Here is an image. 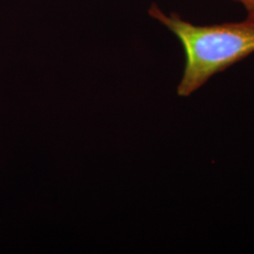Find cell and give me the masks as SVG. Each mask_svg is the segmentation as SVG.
<instances>
[{"instance_id":"obj_1","label":"cell","mask_w":254,"mask_h":254,"mask_svg":"<svg viewBox=\"0 0 254 254\" xmlns=\"http://www.w3.org/2000/svg\"><path fill=\"white\" fill-rule=\"evenodd\" d=\"M149 14L168 27L181 42L186 65L177 93L188 97L209 79L254 53V14L243 22L197 26L176 13L165 14L156 5Z\"/></svg>"},{"instance_id":"obj_2","label":"cell","mask_w":254,"mask_h":254,"mask_svg":"<svg viewBox=\"0 0 254 254\" xmlns=\"http://www.w3.org/2000/svg\"><path fill=\"white\" fill-rule=\"evenodd\" d=\"M240 2L247 9L248 14H254V0H235Z\"/></svg>"}]
</instances>
